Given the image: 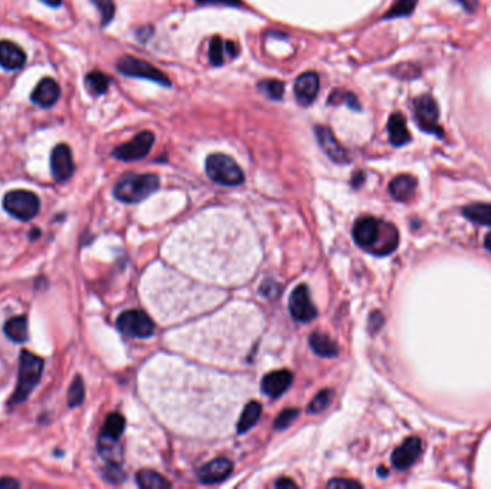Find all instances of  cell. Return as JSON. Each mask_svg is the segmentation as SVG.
<instances>
[{
	"instance_id": "1",
	"label": "cell",
	"mask_w": 491,
	"mask_h": 489,
	"mask_svg": "<svg viewBox=\"0 0 491 489\" xmlns=\"http://www.w3.org/2000/svg\"><path fill=\"white\" fill-rule=\"evenodd\" d=\"M355 242L375 256L391 254L400 242V234L394 224L375 217L359 219L352 230Z\"/></svg>"
},
{
	"instance_id": "2",
	"label": "cell",
	"mask_w": 491,
	"mask_h": 489,
	"mask_svg": "<svg viewBox=\"0 0 491 489\" xmlns=\"http://www.w3.org/2000/svg\"><path fill=\"white\" fill-rule=\"evenodd\" d=\"M160 187L156 174H127L121 177L114 187V197L122 202L137 204L154 194Z\"/></svg>"
},
{
	"instance_id": "3",
	"label": "cell",
	"mask_w": 491,
	"mask_h": 489,
	"mask_svg": "<svg viewBox=\"0 0 491 489\" xmlns=\"http://www.w3.org/2000/svg\"><path fill=\"white\" fill-rule=\"evenodd\" d=\"M45 361L39 356L30 353L27 350H22L19 357V376L16 389L11 397V405H19L25 402L29 394L34 392L36 385L41 380L43 372Z\"/></svg>"
},
{
	"instance_id": "4",
	"label": "cell",
	"mask_w": 491,
	"mask_h": 489,
	"mask_svg": "<svg viewBox=\"0 0 491 489\" xmlns=\"http://www.w3.org/2000/svg\"><path fill=\"white\" fill-rule=\"evenodd\" d=\"M206 172L216 184L237 187L244 182V172L238 164L224 154H211L206 161Z\"/></svg>"
},
{
	"instance_id": "5",
	"label": "cell",
	"mask_w": 491,
	"mask_h": 489,
	"mask_svg": "<svg viewBox=\"0 0 491 489\" xmlns=\"http://www.w3.org/2000/svg\"><path fill=\"white\" fill-rule=\"evenodd\" d=\"M4 207L12 217L22 221H29L36 217V214L41 209V201L32 191L15 190L5 195Z\"/></svg>"
},
{
	"instance_id": "6",
	"label": "cell",
	"mask_w": 491,
	"mask_h": 489,
	"mask_svg": "<svg viewBox=\"0 0 491 489\" xmlns=\"http://www.w3.org/2000/svg\"><path fill=\"white\" fill-rule=\"evenodd\" d=\"M116 69L119 74L133 78H141L148 79L151 82H156L164 86H171V81L167 75H164L159 68L151 65L145 60H141L134 56H124L118 60Z\"/></svg>"
},
{
	"instance_id": "7",
	"label": "cell",
	"mask_w": 491,
	"mask_h": 489,
	"mask_svg": "<svg viewBox=\"0 0 491 489\" xmlns=\"http://www.w3.org/2000/svg\"><path fill=\"white\" fill-rule=\"evenodd\" d=\"M414 116L417 125L421 131L443 137V130L440 127V111L436 99L431 95H422L414 99Z\"/></svg>"
},
{
	"instance_id": "8",
	"label": "cell",
	"mask_w": 491,
	"mask_h": 489,
	"mask_svg": "<svg viewBox=\"0 0 491 489\" xmlns=\"http://www.w3.org/2000/svg\"><path fill=\"white\" fill-rule=\"evenodd\" d=\"M116 327L121 333H124L130 338L147 339L154 334V322L149 316L141 310H128L121 313L116 320Z\"/></svg>"
},
{
	"instance_id": "9",
	"label": "cell",
	"mask_w": 491,
	"mask_h": 489,
	"mask_svg": "<svg viewBox=\"0 0 491 489\" xmlns=\"http://www.w3.org/2000/svg\"><path fill=\"white\" fill-rule=\"evenodd\" d=\"M152 145H154V134L149 131H142L137 134L131 141L116 146L112 151V157L126 163L140 161L149 154Z\"/></svg>"
},
{
	"instance_id": "10",
	"label": "cell",
	"mask_w": 491,
	"mask_h": 489,
	"mask_svg": "<svg viewBox=\"0 0 491 489\" xmlns=\"http://www.w3.org/2000/svg\"><path fill=\"white\" fill-rule=\"evenodd\" d=\"M289 312L292 317L297 322L308 323L318 316V310L311 298L309 287L306 284H299L290 294Z\"/></svg>"
},
{
	"instance_id": "11",
	"label": "cell",
	"mask_w": 491,
	"mask_h": 489,
	"mask_svg": "<svg viewBox=\"0 0 491 489\" xmlns=\"http://www.w3.org/2000/svg\"><path fill=\"white\" fill-rule=\"evenodd\" d=\"M315 135L318 139L319 146L323 149L325 154L336 164H348L349 163V154L348 151L342 146V144L337 141L330 131L329 127L318 125L315 127Z\"/></svg>"
},
{
	"instance_id": "12",
	"label": "cell",
	"mask_w": 491,
	"mask_h": 489,
	"mask_svg": "<svg viewBox=\"0 0 491 489\" xmlns=\"http://www.w3.org/2000/svg\"><path fill=\"white\" fill-rule=\"evenodd\" d=\"M74 160L71 148L65 144H59L53 148L51 156V171L56 182H65L74 174Z\"/></svg>"
},
{
	"instance_id": "13",
	"label": "cell",
	"mask_w": 491,
	"mask_h": 489,
	"mask_svg": "<svg viewBox=\"0 0 491 489\" xmlns=\"http://www.w3.org/2000/svg\"><path fill=\"white\" fill-rule=\"evenodd\" d=\"M422 452V441L417 436H411L405 439L400 446H398L391 457L392 467L404 471L415 464Z\"/></svg>"
},
{
	"instance_id": "14",
	"label": "cell",
	"mask_w": 491,
	"mask_h": 489,
	"mask_svg": "<svg viewBox=\"0 0 491 489\" xmlns=\"http://www.w3.org/2000/svg\"><path fill=\"white\" fill-rule=\"evenodd\" d=\"M321 88L316 72H304L295 82V97L300 106H309L315 102Z\"/></svg>"
},
{
	"instance_id": "15",
	"label": "cell",
	"mask_w": 491,
	"mask_h": 489,
	"mask_svg": "<svg viewBox=\"0 0 491 489\" xmlns=\"http://www.w3.org/2000/svg\"><path fill=\"white\" fill-rule=\"evenodd\" d=\"M233 472V462L227 457H216L211 462L206 464L199 471V479L204 485H213L226 481Z\"/></svg>"
},
{
	"instance_id": "16",
	"label": "cell",
	"mask_w": 491,
	"mask_h": 489,
	"mask_svg": "<svg viewBox=\"0 0 491 489\" xmlns=\"http://www.w3.org/2000/svg\"><path fill=\"white\" fill-rule=\"evenodd\" d=\"M293 382V373L282 369V371H274L267 373L262 379V392L271 397V399H278L281 397L290 386Z\"/></svg>"
},
{
	"instance_id": "17",
	"label": "cell",
	"mask_w": 491,
	"mask_h": 489,
	"mask_svg": "<svg viewBox=\"0 0 491 489\" xmlns=\"http://www.w3.org/2000/svg\"><path fill=\"white\" fill-rule=\"evenodd\" d=\"M59 97H60V88L58 82L52 78H45L36 85L30 99H32V102L36 104L38 106L51 108L58 102Z\"/></svg>"
},
{
	"instance_id": "18",
	"label": "cell",
	"mask_w": 491,
	"mask_h": 489,
	"mask_svg": "<svg viewBox=\"0 0 491 489\" xmlns=\"http://www.w3.org/2000/svg\"><path fill=\"white\" fill-rule=\"evenodd\" d=\"M26 62V53L16 43L9 41L0 42V67L6 71H18Z\"/></svg>"
},
{
	"instance_id": "19",
	"label": "cell",
	"mask_w": 491,
	"mask_h": 489,
	"mask_svg": "<svg viewBox=\"0 0 491 489\" xmlns=\"http://www.w3.org/2000/svg\"><path fill=\"white\" fill-rule=\"evenodd\" d=\"M417 190V179L412 175L403 174L395 177L389 184V193L396 201H410Z\"/></svg>"
},
{
	"instance_id": "20",
	"label": "cell",
	"mask_w": 491,
	"mask_h": 489,
	"mask_svg": "<svg viewBox=\"0 0 491 489\" xmlns=\"http://www.w3.org/2000/svg\"><path fill=\"white\" fill-rule=\"evenodd\" d=\"M389 141L394 146H403L411 141V134L407 128L405 116L401 112H394L388 120Z\"/></svg>"
},
{
	"instance_id": "21",
	"label": "cell",
	"mask_w": 491,
	"mask_h": 489,
	"mask_svg": "<svg viewBox=\"0 0 491 489\" xmlns=\"http://www.w3.org/2000/svg\"><path fill=\"white\" fill-rule=\"evenodd\" d=\"M309 345L312 350L321 357L332 359V357H336L337 353H339V347H337V345L329 338L328 334L321 331H315L311 334Z\"/></svg>"
},
{
	"instance_id": "22",
	"label": "cell",
	"mask_w": 491,
	"mask_h": 489,
	"mask_svg": "<svg viewBox=\"0 0 491 489\" xmlns=\"http://www.w3.org/2000/svg\"><path fill=\"white\" fill-rule=\"evenodd\" d=\"M98 450H100L101 456L104 457V460L108 464L121 465V462H122V446L118 442V439L100 435Z\"/></svg>"
},
{
	"instance_id": "23",
	"label": "cell",
	"mask_w": 491,
	"mask_h": 489,
	"mask_svg": "<svg viewBox=\"0 0 491 489\" xmlns=\"http://www.w3.org/2000/svg\"><path fill=\"white\" fill-rule=\"evenodd\" d=\"M262 416V405L256 401H252L249 402L248 405H246L240 419H238V423H237V432L240 435L246 434V432H249L252 427L259 422Z\"/></svg>"
},
{
	"instance_id": "24",
	"label": "cell",
	"mask_w": 491,
	"mask_h": 489,
	"mask_svg": "<svg viewBox=\"0 0 491 489\" xmlns=\"http://www.w3.org/2000/svg\"><path fill=\"white\" fill-rule=\"evenodd\" d=\"M5 334L12 342H16V343L26 342L29 338L26 316H16L8 320L5 324Z\"/></svg>"
},
{
	"instance_id": "25",
	"label": "cell",
	"mask_w": 491,
	"mask_h": 489,
	"mask_svg": "<svg viewBox=\"0 0 491 489\" xmlns=\"http://www.w3.org/2000/svg\"><path fill=\"white\" fill-rule=\"evenodd\" d=\"M464 217L480 226H491V204L476 202L470 204L463 211Z\"/></svg>"
},
{
	"instance_id": "26",
	"label": "cell",
	"mask_w": 491,
	"mask_h": 489,
	"mask_svg": "<svg viewBox=\"0 0 491 489\" xmlns=\"http://www.w3.org/2000/svg\"><path fill=\"white\" fill-rule=\"evenodd\" d=\"M137 483L144 489H166L171 483L159 472L151 469H142L137 474Z\"/></svg>"
},
{
	"instance_id": "27",
	"label": "cell",
	"mask_w": 491,
	"mask_h": 489,
	"mask_svg": "<svg viewBox=\"0 0 491 489\" xmlns=\"http://www.w3.org/2000/svg\"><path fill=\"white\" fill-rule=\"evenodd\" d=\"M85 85L92 95H104L111 85V78L104 72L92 71L86 75Z\"/></svg>"
},
{
	"instance_id": "28",
	"label": "cell",
	"mask_w": 491,
	"mask_h": 489,
	"mask_svg": "<svg viewBox=\"0 0 491 489\" xmlns=\"http://www.w3.org/2000/svg\"><path fill=\"white\" fill-rule=\"evenodd\" d=\"M126 429V418L122 416L118 412H114L111 415H108L104 427L101 431V435L108 436V438H114V439H119L124 434Z\"/></svg>"
},
{
	"instance_id": "29",
	"label": "cell",
	"mask_w": 491,
	"mask_h": 489,
	"mask_svg": "<svg viewBox=\"0 0 491 489\" xmlns=\"http://www.w3.org/2000/svg\"><path fill=\"white\" fill-rule=\"evenodd\" d=\"M259 90L263 92L267 98L273 101H279L285 94V82L279 79H264L259 83Z\"/></svg>"
},
{
	"instance_id": "30",
	"label": "cell",
	"mask_w": 491,
	"mask_h": 489,
	"mask_svg": "<svg viewBox=\"0 0 491 489\" xmlns=\"http://www.w3.org/2000/svg\"><path fill=\"white\" fill-rule=\"evenodd\" d=\"M328 102L330 105H339V104H345L347 106H349L351 109L359 111L361 109V104L358 101V98L355 97V94L348 92V90L344 89H335L332 90V94L329 95Z\"/></svg>"
},
{
	"instance_id": "31",
	"label": "cell",
	"mask_w": 491,
	"mask_h": 489,
	"mask_svg": "<svg viewBox=\"0 0 491 489\" xmlns=\"http://www.w3.org/2000/svg\"><path fill=\"white\" fill-rule=\"evenodd\" d=\"M417 2L418 0H396L394 6L386 12L384 19H395V18L410 16L415 9Z\"/></svg>"
},
{
	"instance_id": "32",
	"label": "cell",
	"mask_w": 491,
	"mask_h": 489,
	"mask_svg": "<svg viewBox=\"0 0 491 489\" xmlns=\"http://www.w3.org/2000/svg\"><path fill=\"white\" fill-rule=\"evenodd\" d=\"M224 53H226V45L222 38L214 36L210 42L208 49V59L213 67H222L224 64Z\"/></svg>"
},
{
	"instance_id": "33",
	"label": "cell",
	"mask_w": 491,
	"mask_h": 489,
	"mask_svg": "<svg viewBox=\"0 0 491 489\" xmlns=\"http://www.w3.org/2000/svg\"><path fill=\"white\" fill-rule=\"evenodd\" d=\"M333 390L330 389H323L321 390L315 397H314V401L309 404V408H308V412L309 413H321L323 411H326L329 408V405L332 404L333 401Z\"/></svg>"
},
{
	"instance_id": "34",
	"label": "cell",
	"mask_w": 491,
	"mask_h": 489,
	"mask_svg": "<svg viewBox=\"0 0 491 489\" xmlns=\"http://www.w3.org/2000/svg\"><path fill=\"white\" fill-rule=\"evenodd\" d=\"M83 399H85L83 380L79 375H76L69 390H68V405H69V408H76V406L82 405Z\"/></svg>"
},
{
	"instance_id": "35",
	"label": "cell",
	"mask_w": 491,
	"mask_h": 489,
	"mask_svg": "<svg viewBox=\"0 0 491 489\" xmlns=\"http://www.w3.org/2000/svg\"><path fill=\"white\" fill-rule=\"evenodd\" d=\"M92 4L97 6V9L101 13V20H102V26H107L114 15H115V5L114 0H92Z\"/></svg>"
},
{
	"instance_id": "36",
	"label": "cell",
	"mask_w": 491,
	"mask_h": 489,
	"mask_svg": "<svg viewBox=\"0 0 491 489\" xmlns=\"http://www.w3.org/2000/svg\"><path fill=\"white\" fill-rule=\"evenodd\" d=\"M299 411L297 409H285L283 412L279 413V416L276 418L274 420V429H278V431H283L286 429V427H289L293 420L299 416Z\"/></svg>"
},
{
	"instance_id": "37",
	"label": "cell",
	"mask_w": 491,
	"mask_h": 489,
	"mask_svg": "<svg viewBox=\"0 0 491 489\" xmlns=\"http://www.w3.org/2000/svg\"><path fill=\"white\" fill-rule=\"evenodd\" d=\"M126 478V474L122 472L121 467L119 465H112V464H108L107 469H105V479L112 482V483H118V482H122Z\"/></svg>"
},
{
	"instance_id": "38",
	"label": "cell",
	"mask_w": 491,
	"mask_h": 489,
	"mask_svg": "<svg viewBox=\"0 0 491 489\" xmlns=\"http://www.w3.org/2000/svg\"><path fill=\"white\" fill-rule=\"evenodd\" d=\"M328 488L330 489H359L362 485L354 479H333L328 482Z\"/></svg>"
},
{
	"instance_id": "39",
	"label": "cell",
	"mask_w": 491,
	"mask_h": 489,
	"mask_svg": "<svg viewBox=\"0 0 491 489\" xmlns=\"http://www.w3.org/2000/svg\"><path fill=\"white\" fill-rule=\"evenodd\" d=\"M281 290H282L281 286H279L278 283H276V282H273V280L264 282V283L262 284V287H260L262 294L266 296V297H276V296H278V294L281 293Z\"/></svg>"
},
{
	"instance_id": "40",
	"label": "cell",
	"mask_w": 491,
	"mask_h": 489,
	"mask_svg": "<svg viewBox=\"0 0 491 489\" xmlns=\"http://www.w3.org/2000/svg\"><path fill=\"white\" fill-rule=\"evenodd\" d=\"M196 2L201 6H206V5H220V6H231V8L241 6V0H196Z\"/></svg>"
},
{
	"instance_id": "41",
	"label": "cell",
	"mask_w": 491,
	"mask_h": 489,
	"mask_svg": "<svg viewBox=\"0 0 491 489\" xmlns=\"http://www.w3.org/2000/svg\"><path fill=\"white\" fill-rule=\"evenodd\" d=\"M224 45H226V53H227L230 57L234 59V57L238 56L240 48H238V45H237L236 42H233V41H226Z\"/></svg>"
},
{
	"instance_id": "42",
	"label": "cell",
	"mask_w": 491,
	"mask_h": 489,
	"mask_svg": "<svg viewBox=\"0 0 491 489\" xmlns=\"http://www.w3.org/2000/svg\"><path fill=\"white\" fill-rule=\"evenodd\" d=\"M274 486L278 489H292V488H297L296 482H293L289 478H281L278 482L274 483Z\"/></svg>"
},
{
	"instance_id": "43",
	"label": "cell",
	"mask_w": 491,
	"mask_h": 489,
	"mask_svg": "<svg viewBox=\"0 0 491 489\" xmlns=\"http://www.w3.org/2000/svg\"><path fill=\"white\" fill-rule=\"evenodd\" d=\"M20 483L18 481H15L13 478H2L0 479V488L2 489H13V488H19Z\"/></svg>"
},
{
	"instance_id": "44",
	"label": "cell",
	"mask_w": 491,
	"mask_h": 489,
	"mask_svg": "<svg viewBox=\"0 0 491 489\" xmlns=\"http://www.w3.org/2000/svg\"><path fill=\"white\" fill-rule=\"evenodd\" d=\"M458 4L462 5L467 12H474L477 9L478 0H458Z\"/></svg>"
},
{
	"instance_id": "45",
	"label": "cell",
	"mask_w": 491,
	"mask_h": 489,
	"mask_svg": "<svg viewBox=\"0 0 491 489\" xmlns=\"http://www.w3.org/2000/svg\"><path fill=\"white\" fill-rule=\"evenodd\" d=\"M152 32H154V29H152L151 26H145V27H142V29H140L138 30V38H140V41H147L148 38H151V35H152Z\"/></svg>"
},
{
	"instance_id": "46",
	"label": "cell",
	"mask_w": 491,
	"mask_h": 489,
	"mask_svg": "<svg viewBox=\"0 0 491 489\" xmlns=\"http://www.w3.org/2000/svg\"><path fill=\"white\" fill-rule=\"evenodd\" d=\"M381 324H382V316H381L379 313H374V315H371V329L378 330Z\"/></svg>"
},
{
	"instance_id": "47",
	"label": "cell",
	"mask_w": 491,
	"mask_h": 489,
	"mask_svg": "<svg viewBox=\"0 0 491 489\" xmlns=\"http://www.w3.org/2000/svg\"><path fill=\"white\" fill-rule=\"evenodd\" d=\"M362 182H363V174H362V172H358V174L354 177V179H352V186H354V187H359V186L362 184Z\"/></svg>"
},
{
	"instance_id": "48",
	"label": "cell",
	"mask_w": 491,
	"mask_h": 489,
	"mask_svg": "<svg viewBox=\"0 0 491 489\" xmlns=\"http://www.w3.org/2000/svg\"><path fill=\"white\" fill-rule=\"evenodd\" d=\"M42 2L48 6H52V8H58L60 6V4H62V0H42Z\"/></svg>"
},
{
	"instance_id": "49",
	"label": "cell",
	"mask_w": 491,
	"mask_h": 489,
	"mask_svg": "<svg viewBox=\"0 0 491 489\" xmlns=\"http://www.w3.org/2000/svg\"><path fill=\"white\" fill-rule=\"evenodd\" d=\"M484 246H485V249H487L488 252H491V233H488V234L485 235V240H484Z\"/></svg>"
},
{
	"instance_id": "50",
	"label": "cell",
	"mask_w": 491,
	"mask_h": 489,
	"mask_svg": "<svg viewBox=\"0 0 491 489\" xmlns=\"http://www.w3.org/2000/svg\"><path fill=\"white\" fill-rule=\"evenodd\" d=\"M386 474H388V471H386V469H382V468L379 469V475H386Z\"/></svg>"
}]
</instances>
